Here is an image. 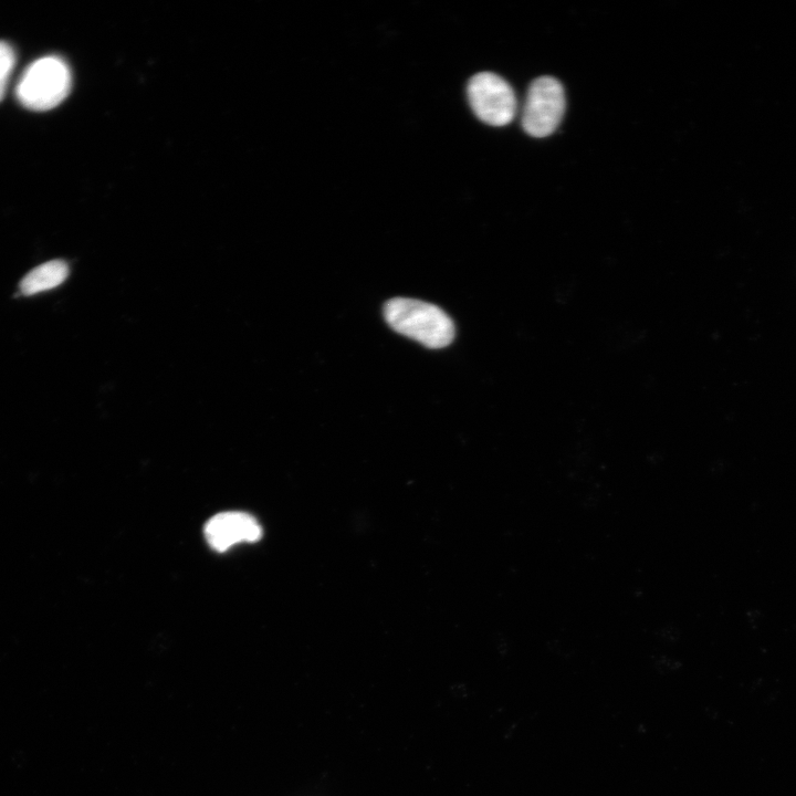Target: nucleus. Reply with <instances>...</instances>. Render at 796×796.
Here are the masks:
<instances>
[{
	"label": "nucleus",
	"instance_id": "7ed1b4c3",
	"mask_svg": "<svg viewBox=\"0 0 796 796\" xmlns=\"http://www.w3.org/2000/svg\"><path fill=\"white\" fill-rule=\"evenodd\" d=\"M565 107V92L558 80L552 76L535 78L526 94L522 115L523 129L536 138L553 134L564 117Z\"/></svg>",
	"mask_w": 796,
	"mask_h": 796
},
{
	"label": "nucleus",
	"instance_id": "0eeeda50",
	"mask_svg": "<svg viewBox=\"0 0 796 796\" xmlns=\"http://www.w3.org/2000/svg\"><path fill=\"white\" fill-rule=\"evenodd\" d=\"M15 64V53L10 44L0 41V101L3 98L6 88Z\"/></svg>",
	"mask_w": 796,
	"mask_h": 796
},
{
	"label": "nucleus",
	"instance_id": "f03ea898",
	"mask_svg": "<svg viewBox=\"0 0 796 796\" xmlns=\"http://www.w3.org/2000/svg\"><path fill=\"white\" fill-rule=\"evenodd\" d=\"M71 72L59 56L48 55L32 62L17 85V97L27 108L48 111L57 106L70 93Z\"/></svg>",
	"mask_w": 796,
	"mask_h": 796
},
{
	"label": "nucleus",
	"instance_id": "423d86ee",
	"mask_svg": "<svg viewBox=\"0 0 796 796\" xmlns=\"http://www.w3.org/2000/svg\"><path fill=\"white\" fill-rule=\"evenodd\" d=\"M69 275V266L62 260L42 263L24 275L20 282V292L32 295L56 287Z\"/></svg>",
	"mask_w": 796,
	"mask_h": 796
},
{
	"label": "nucleus",
	"instance_id": "f257e3e1",
	"mask_svg": "<svg viewBox=\"0 0 796 796\" xmlns=\"http://www.w3.org/2000/svg\"><path fill=\"white\" fill-rule=\"evenodd\" d=\"M384 316L394 331L429 348L444 347L454 337V325L449 315L420 300L391 298L384 306Z\"/></svg>",
	"mask_w": 796,
	"mask_h": 796
},
{
	"label": "nucleus",
	"instance_id": "39448f33",
	"mask_svg": "<svg viewBox=\"0 0 796 796\" xmlns=\"http://www.w3.org/2000/svg\"><path fill=\"white\" fill-rule=\"evenodd\" d=\"M205 536L213 549L224 552L235 544L260 540L262 528L258 521L248 513L222 512L206 523Z\"/></svg>",
	"mask_w": 796,
	"mask_h": 796
},
{
	"label": "nucleus",
	"instance_id": "20e7f679",
	"mask_svg": "<svg viewBox=\"0 0 796 796\" xmlns=\"http://www.w3.org/2000/svg\"><path fill=\"white\" fill-rule=\"evenodd\" d=\"M469 104L475 116L485 124H510L517 109L511 85L498 74L481 72L473 75L467 88Z\"/></svg>",
	"mask_w": 796,
	"mask_h": 796
}]
</instances>
